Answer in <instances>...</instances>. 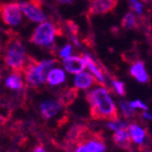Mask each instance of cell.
<instances>
[{
  "mask_svg": "<svg viewBox=\"0 0 152 152\" xmlns=\"http://www.w3.org/2000/svg\"><path fill=\"white\" fill-rule=\"evenodd\" d=\"M86 101L89 104V114L96 120H119L118 111L110 93L105 87H98L86 94Z\"/></svg>",
  "mask_w": 152,
  "mask_h": 152,
  "instance_id": "obj_1",
  "label": "cell"
},
{
  "mask_svg": "<svg viewBox=\"0 0 152 152\" xmlns=\"http://www.w3.org/2000/svg\"><path fill=\"white\" fill-rule=\"evenodd\" d=\"M26 50L21 43L20 37L14 31L8 32V39L4 45V60L5 65L13 71V74L19 75L23 72L26 61Z\"/></svg>",
  "mask_w": 152,
  "mask_h": 152,
  "instance_id": "obj_2",
  "label": "cell"
},
{
  "mask_svg": "<svg viewBox=\"0 0 152 152\" xmlns=\"http://www.w3.org/2000/svg\"><path fill=\"white\" fill-rule=\"evenodd\" d=\"M56 35H63V29L58 25H53L49 21H44L38 25L31 34L29 42L41 47H49L53 44Z\"/></svg>",
  "mask_w": 152,
  "mask_h": 152,
  "instance_id": "obj_3",
  "label": "cell"
},
{
  "mask_svg": "<svg viewBox=\"0 0 152 152\" xmlns=\"http://www.w3.org/2000/svg\"><path fill=\"white\" fill-rule=\"evenodd\" d=\"M107 145L100 132L89 130L74 147V152H105Z\"/></svg>",
  "mask_w": 152,
  "mask_h": 152,
  "instance_id": "obj_4",
  "label": "cell"
},
{
  "mask_svg": "<svg viewBox=\"0 0 152 152\" xmlns=\"http://www.w3.org/2000/svg\"><path fill=\"white\" fill-rule=\"evenodd\" d=\"M23 12L17 2L1 3L0 4V19L7 26H17L21 21Z\"/></svg>",
  "mask_w": 152,
  "mask_h": 152,
  "instance_id": "obj_5",
  "label": "cell"
},
{
  "mask_svg": "<svg viewBox=\"0 0 152 152\" xmlns=\"http://www.w3.org/2000/svg\"><path fill=\"white\" fill-rule=\"evenodd\" d=\"M43 0H27L19 3L21 12L30 20L34 23H44L46 19L45 13L43 12Z\"/></svg>",
  "mask_w": 152,
  "mask_h": 152,
  "instance_id": "obj_6",
  "label": "cell"
},
{
  "mask_svg": "<svg viewBox=\"0 0 152 152\" xmlns=\"http://www.w3.org/2000/svg\"><path fill=\"white\" fill-rule=\"evenodd\" d=\"M119 0H88V17L95 15H105L115 11Z\"/></svg>",
  "mask_w": 152,
  "mask_h": 152,
  "instance_id": "obj_7",
  "label": "cell"
},
{
  "mask_svg": "<svg viewBox=\"0 0 152 152\" xmlns=\"http://www.w3.org/2000/svg\"><path fill=\"white\" fill-rule=\"evenodd\" d=\"M39 65V62L36 60L35 58H33L31 56H26L25 65H23V76L27 83L30 84L31 86L36 87L39 85L38 82V77H37V68Z\"/></svg>",
  "mask_w": 152,
  "mask_h": 152,
  "instance_id": "obj_8",
  "label": "cell"
},
{
  "mask_svg": "<svg viewBox=\"0 0 152 152\" xmlns=\"http://www.w3.org/2000/svg\"><path fill=\"white\" fill-rule=\"evenodd\" d=\"M63 65L68 72L75 75L82 72L84 70V68L86 67L83 54L81 56H68V58H64Z\"/></svg>",
  "mask_w": 152,
  "mask_h": 152,
  "instance_id": "obj_9",
  "label": "cell"
},
{
  "mask_svg": "<svg viewBox=\"0 0 152 152\" xmlns=\"http://www.w3.org/2000/svg\"><path fill=\"white\" fill-rule=\"evenodd\" d=\"M89 131V129L84 124H76L69 130L66 136V144L71 147H75V145L81 140L84 135Z\"/></svg>",
  "mask_w": 152,
  "mask_h": 152,
  "instance_id": "obj_10",
  "label": "cell"
},
{
  "mask_svg": "<svg viewBox=\"0 0 152 152\" xmlns=\"http://www.w3.org/2000/svg\"><path fill=\"white\" fill-rule=\"evenodd\" d=\"M94 84H98V85H101L102 86V84L94 76H91V74H87V72H83L82 71V72L77 75L76 78H75V87L76 88L87 89L91 86H93Z\"/></svg>",
  "mask_w": 152,
  "mask_h": 152,
  "instance_id": "obj_11",
  "label": "cell"
},
{
  "mask_svg": "<svg viewBox=\"0 0 152 152\" xmlns=\"http://www.w3.org/2000/svg\"><path fill=\"white\" fill-rule=\"evenodd\" d=\"M113 142H114V144L116 146H118L121 149L131 150L132 140L129 135V132H128V128H124V129L118 130V131L114 132Z\"/></svg>",
  "mask_w": 152,
  "mask_h": 152,
  "instance_id": "obj_12",
  "label": "cell"
},
{
  "mask_svg": "<svg viewBox=\"0 0 152 152\" xmlns=\"http://www.w3.org/2000/svg\"><path fill=\"white\" fill-rule=\"evenodd\" d=\"M79 95L78 88L76 87H68V88H64L63 91L58 95V102L60 103L61 107H69L77 100Z\"/></svg>",
  "mask_w": 152,
  "mask_h": 152,
  "instance_id": "obj_13",
  "label": "cell"
},
{
  "mask_svg": "<svg viewBox=\"0 0 152 152\" xmlns=\"http://www.w3.org/2000/svg\"><path fill=\"white\" fill-rule=\"evenodd\" d=\"M128 132L131 137L132 142L136 145H142L146 140L147 132L144 128H142L140 124H128Z\"/></svg>",
  "mask_w": 152,
  "mask_h": 152,
  "instance_id": "obj_14",
  "label": "cell"
},
{
  "mask_svg": "<svg viewBox=\"0 0 152 152\" xmlns=\"http://www.w3.org/2000/svg\"><path fill=\"white\" fill-rule=\"evenodd\" d=\"M58 61L56 58H51V60H46V61L39 62V65H38L37 68V77L39 84L45 83L48 72L51 69H53L54 66L58 65Z\"/></svg>",
  "mask_w": 152,
  "mask_h": 152,
  "instance_id": "obj_15",
  "label": "cell"
},
{
  "mask_svg": "<svg viewBox=\"0 0 152 152\" xmlns=\"http://www.w3.org/2000/svg\"><path fill=\"white\" fill-rule=\"evenodd\" d=\"M61 105L58 101L54 100H47L44 101L41 104V113L44 119H50L51 117H53L54 115L60 111Z\"/></svg>",
  "mask_w": 152,
  "mask_h": 152,
  "instance_id": "obj_16",
  "label": "cell"
},
{
  "mask_svg": "<svg viewBox=\"0 0 152 152\" xmlns=\"http://www.w3.org/2000/svg\"><path fill=\"white\" fill-rule=\"evenodd\" d=\"M83 58L85 60V65L87 66V68L93 72L95 78L98 80L100 83L102 84V86L105 87L104 84V76L102 71L104 70V68H100L98 66V64L96 63V61H94V58H91V56H89L88 54H83Z\"/></svg>",
  "mask_w": 152,
  "mask_h": 152,
  "instance_id": "obj_17",
  "label": "cell"
},
{
  "mask_svg": "<svg viewBox=\"0 0 152 152\" xmlns=\"http://www.w3.org/2000/svg\"><path fill=\"white\" fill-rule=\"evenodd\" d=\"M130 74L133 78H135L138 82L146 83L149 80V77L146 69H145V63L142 61H137L132 65L130 69Z\"/></svg>",
  "mask_w": 152,
  "mask_h": 152,
  "instance_id": "obj_18",
  "label": "cell"
},
{
  "mask_svg": "<svg viewBox=\"0 0 152 152\" xmlns=\"http://www.w3.org/2000/svg\"><path fill=\"white\" fill-rule=\"evenodd\" d=\"M120 25L124 30H138L140 29V21L133 12L127 13L121 19Z\"/></svg>",
  "mask_w": 152,
  "mask_h": 152,
  "instance_id": "obj_19",
  "label": "cell"
},
{
  "mask_svg": "<svg viewBox=\"0 0 152 152\" xmlns=\"http://www.w3.org/2000/svg\"><path fill=\"white\" fill-rule=\"evenodd\" d=\"M65 72L61 68L51 69L47 75L46 82H48L50 85H58L65 81Z\"/></svg>",
  "mask_w": 152,
  "mask_h": 152,
  "instance_id": "obj_20",
  "label": "cell"
},
{
  "mask_svg": "<svg viewBox=\"0 0 152 152\" xmlns=\"http://www.w3.org/2000/svg\"><path fill=\"white\" fill-rule=\"evenodd\" d=\"M5 85L11 89H20L23 88V83L19 75L13 74L12 76H10L8 78V80L5 82Z\"/></svg>",
  "mask_w": 152,
  "mask_h": 152,
  "instance_id": "obj_21",
  "label": "cell"
},
{
  "mask_svg": "<svg viewBox=\"0 0 152 152\" xmlns=\"http://www.w3.org/2000/svg\"><path fill=\"white\" fill-rule=\"evenodd\" d=\"M120 107L122 110V113H124V116L127 117V118H130V117H133L135 115V110L132 109L130 107V104L128 102H124L120 101Z\"/></svg>",
  "mask_w": 152,
  "mask_h": 152,
  "instance_id": "obj_22",
  "label": "cell"
},
{
  "mask_svg": "<svg viewBox=\"0 0 152 152\" xmlns=\"http://www.w3.org/2000/svg\"><path fill=\"white\" fill-rule=\"evenodd\" d=\"M113 85H114L116 91L120 96H126V93H127V91H126V87H124V84L122 83V82L118 81L116 79H113Z\"/></svg>",
  "mask_w": 152,
  "mask_h": 152,
  "instance_id": "obj_23",
  "label": "cell"
},
{
  "mask_svg": "<svg viewBox=\"0 0 152 152\" xmlns=\"http://www.w3.org/2000/svg\"><path fill=\"white\" fill-rule=\"evenodd\" d=\"M130 8L132 11H134L136 13H142V5L138 0H128Z\"/></svg>",
  "mask_w": 152,
  "mask_h": 152,
  "instance_id": "obj_24",
  "label": "cell"
},
{
  "mask_svg": "<svg viewBox=\"0 0 152 152\" xmlns=\"http://www.w3.org/2000/svg\"><path fill=\"white\" fill-rule=\"evenodd\" d=\"M129 104H130V107H131L132 109H134V110L138 109V110H144V111H147V110H148L147 105L142 103L140 100H134V101H132L131 103H129Z\"/></svg>",
  "mask_w": 152,
  "mask_h": 152,
  "instance_id": "obj_25",
  "label": "cell"
},
{
  "mask_svg": "<svg viewBox=\"0 0 152 152\" xmlns=\"http://www.w3.org/2000/svg\"><path fill=\"white\" fill-rule=\"evenodd\" d=\"M70 53H71V46L70 45L64 46L63 48L61 49V51H60V56H61L62 58H64L70 56Z\"/></svg>",
  "mask_w": 152,
  "mask_h": 152,
  "instance_id": "obj_26",
  "label": "cell"
},
{
  "mask_svg": "<svg viewBox=\"0 0 152 152\" xmlns=\"http://www.w3.org/2000/svg\"><path fill=\"white\" fill-rule=\"evenodd\" d=\"M66 23H67V26H68V28L70 29V32L74 34V35H77L79 32V27L78 25H77L76 23H74L72 20H67L66 21Z\"/></svg>",
  "mask_w": 152,
  "mask_h": 152,
  "instance_id": "obj_27",
  "label": "cell"
},
{
  "mask_svg": "<svg viewBox=\"0 0 152 152\" xmlns=\"http://www.w3.org/2000/svg\"><path fill=\"white\" fill-rule=\"evenodd\" d=\"M53 1L58 4H70L74 2V0H53Z\"/></svg>",
  "mask_w": 152,
  "mask_h": 152,
  "instance_id": "obj_28",
  "label": "cell"
},
{
  "mask_svg": "<svg viewBox=\"0 0 152 152\" xmlns=\"http://www.w3.org/2000/svg\"><path fill=\"white\" fill-rule=\"evenodd\" d=\"M32 152H47V150H46L42 145H38V146H36V147L32 150Z\"/></svg>",
  "mask_w": 152,
  "mask_h": 152,
  "instance_id": "obj_29",
  "label": "cell"
},
{
  "mask_svg": "<svg viewBox=\"0 0 152 152\" xmlns=\"http://www.w3.org/2000/svg\"><path fill=\"white\" fill-rule=\"evenodd\" d=\"M7 122V118H5L4 116H2V115L0 114V127H2L3 124Z\"/></svg>",
  "mask_w": 152,
  "mask_h": 152,
  "instance_id": "obj_30",
  "label": "cell"
},
{
  "mask_svg": "<svg viewBox=\"0 0 152 152\" xmlns=\"http://www.w3.org/2000/svg\"><path fill=\"white\" fill-rule=\"evenodd\" d=\"M142 116H144L146 119H151V115H150L149 113H144V114H142Z\"/></svg>",
  "mask_w": 152,
  "mask_h": 152,
  "instance_id": "obj_31",
  "label": "cell"
},
{
  "mask_svg": "<svg viewBox=\"0 0 152 152\" xmlns=\"http://www.w3.org/2000/svg\"><path fill=\"white\" fill-rule=\"evenodd\" d=\"M0 50H1V43H0Z\"/></svg>",
  "mask_w": 152,
  "mask_h": 152,
  "instance_id": "obj_32",
  "label": "cell"
}]
</instances>
